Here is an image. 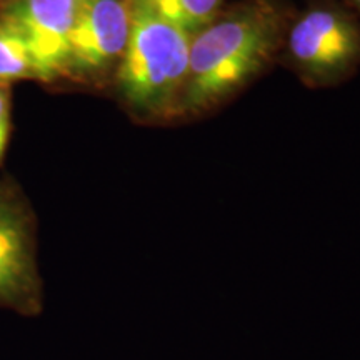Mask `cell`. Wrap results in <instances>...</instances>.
Wrapping results in <instances>:
<instances>
[{
  "label": "cell",
  "mask_w": 360,
  "mask_h": 360,
  "mask_svg": "<svg viewBox=\"0 0 360 360\" xmlns=\"http://www.w3.org/2000/svg\"><path fill=\"white\" fill-rule=\"evenodd\" d=\"M8 2H13V0H4V6H6V4H8Z\"/></svg>",
  "instance_id": "11"
},
{
  "label": "cell",
  "mask_w": 360,
  "mask_h": 360,
  "mask_svg": "<svg viewBox=\"0 0 360 360\" xmlns=\"http://www.w3.org/2000/svg\"><path fill=\"white\" fill-rule=\"evenodd\" d=\"M11 85L0 84V164H2L11 135Z\"/></svg>",
  "instance_id": "9"
},
{
  "label": "cell",
  "mask_w": 360,
  "mask_h": 360,
  "mask_svg": "<svg viewBox=\"0 0 360 360\" xmlns=\"http://www.w3.org/2000/svg\"><path fill=\"white\" fill-rule=\"evenodd\" d=\"M35 224L25 202L0 186V309L22 317L42 312Z\"/></svg>",
  "instance_id": "4"
},
{
  "label": "cell",
  "mask_w": 360,
  "mask_h": 360,
  "mask_svg": "<svg viewBox=\"0 0 360 360\" xmlns=\"http://www.w3.org/2000/svg\"><path fill=\"white\" fill-rule=\"evenodd\" d=\"M345 6H349L360 17V0H344Z\"/></svg>",
  "instance_id": "10"
},
{
  "label": "cell",
  "mask_w": 360,
  "mask_h": 360,
  "mask_svg": "<svg viewBox=\"0 0 360 360\" xmlns=\"http://www.w3.org/2000/svg\"><path fill=\"white\" fill-rule=\"evenodd\" d=\"M282 52L307 87L344 84L360 67V17L340 0H315L290 20Z\"/></svg>",
  "instance_id": "3"
},
{
  "label": "cell",
  "mask_w": 360,
  "mask_h": 360,
  "mask_svg": "<svg viewBox=\"0 0 360 360\" xmlns=\"http://www.w3.org/2000/svg\"><path fill=\"white\" fill-rule=\"evenodd\" d=\"M90 0H13L0 15L12 20L29 40L35 77L40 82L64 79L67 44L75 22Z\"/></svg>",
  "instance_id": "6"
},
{
  "label": "cell",
  "mask_w": 360,
  "mask_h": 360,
  "mask_svg": "<svg viewBox=\"0 0 360 360\" xmlns=\"http://www.w3.org/2000/svg\"><path fill=\"white\" fill-rule=\"evenodd\" d=\"M129 7L127 47L114 74L117 96L143 122L177 119L192 35L157 11L150 0H129Z\"/></svg>",
  "instance_id": "2"
},
{
  "label": "cell",
  "mask_w": 360,
  "mask_h": 360,
  "mask_svg": "<svg viewBox=\"0 0 360 360\" xmlns=\"http://www.w3.org/2000/svg\"><path fill=\"white\" fill-rule=\"evenodd\" d=\"M157 11L193 35L224 8L225 0H150Z\"/></svg>",
  "instance_id": "8"
},
{
  "label": "cell",
  "mask_w": 360,
  "mask_h": 360,
  "mask_svg": "<svg viewBox=\"0 0 360 360\" xmlns=\"http://www.w3.org/2000/svg\"><path fill=\"white\" fill-rule=\"evenodd\" d=\"M25 79L37 80L29 40L12 20L0 15V84L12 85Z\"/></svg>",
  "instance_id": "7"
},
{
  "label": "cell",
  "mask_w": 360,
  "mask_h": 360,
  "mask_svg": "<svg viewBox=\"0 0 360 360\" xmlns=\"http://www.w3.org/2000/svg\"><path fill=\"white\" fill-rule=\"evenodd\" d=\"M129 32V0H90L69 35L64 79L94 84L115 74Z\"/></svg>",
  "instance_id": "5"
},
{
  "label": "cell",
  "mask_w": 360,
  "mask_h": 360,
  "mask_svg": "<svg viewBox=\"0 0 360 360\" xmlns=\"http://www.w3.org/2000/svg\"><path fill=\"white\" fill-rule=\"evenodd\" d=\"M290 20L278 0H240L192 35L177 119L209 114L247 87L282 52Z\"/></svg>",
  "instance_id": "1"
}]
</instances>
